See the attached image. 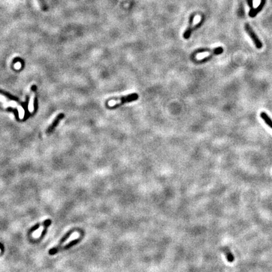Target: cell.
<instances>
[{"label": "cell", "mask_w": 272, "mask_h": 272, "mask_svg": "<svg viewBox=\"0 0 272 272\" xmlns=\"http://www.w3.org/2000/svg\"><path fill=\"white\" fill-rule=\"evenodd\" d=\"M0 102L2 103L5 107H10L14 108H17L18 112V116L20 119H23L25 116V110L23 108L18 102L14 100H10L3 95L0 94Z\"/></svg>", "instance_id": "6da1fadb"}, {"label": "cell", "mask_w": 272, "mask_h": 272, "mask_svg": "<svg viewBox=\"0 0 272 272\" xmlns=\"http://www.w3.org/2000/svg\"><path fill=\"white\" fill-rule=\"evenodd\" d=\"M139 98V95L137 93H132V94H129L126 96H124L122 97H119V98H111L110 100L112 101H115V102H117V104H113L112 106L111 107H108V108L110 109H115L117 108L118 107H119L120 105L126 104V103H128V102H131L134 101V100L137 99Z\"/></svg>", "instance_id": "7a4b0ae2"}, {"label": "cell", "mask_w": 272, "mask_h": 272, "mask_svg": "<svg viewBox=\"0 0 272 272\" xmlns=\"http://www.w3.org/2000/svg\"><path fill=\"white\" fill-rule=\"evenodd\" d=\"M77 229H71V230H69L68 232H67L64 236H63V237L61 238V239L59 241V244L57 245V246H55V247H54L53 248H52V249H51L49 251V255H54V254H57L58 253L59 251V249H60V248L62 246V245H63V243L64 242H66V241L71 236V235L75 231H76Z\"/></svg>", "instance_id": "3957f363"}, {"label": "cell", "mask_w": 272, "mask_h": 272, "mask_svg": "<svg viewBox=\"0 0 272 272\" xmlns=\"http://www.w3.org/2000/svg\"><path fill=\"white\" fill-rule=\"evenodd\" d=\"M245 30H246V32L248 34V35L250 37V38L251 39V40H253V42H254L256 47L258 49H262L263 47V44L262 43V42L260 40L258 37V36L256 35V34L254 33V32L252 29V28L250 26V25L248 23L245 24Z\"/></svg>", "instance_id": "277c9868"}, {"label": "cell", "mask_w": 272, "mask_h": 272, "mask_svg": "<svg viewBox=\"0 0 272 272\" xmlns=\"http://www.w3.org/2000/svg\"><path fill=\"white\" fill-rule=\"evenodd\" d=\"M65 117V115L63 113H61L59 114H58V116H56V117L54 119V120L52 121V122L51 123V124H50V125L47 127V128L46 131V133L47 134H51L54 130V128L58 126V125L59 124V123L60 122V121L64 119Z\"/></svg>", "instance_id": "5b68a950"}, {"label": "cell", "mask_w": 272, "mask_h": 272, "mask_svg": "<svg viewBox=\"0 0 272 272\" xmlns=\"http://www.w3.org/2000/svg\"><path fill=\"white\" fill-rule=\"evenodd\" d=\"M223 51H224V49L221 47L216 48V49H213V51L211 52V54L209 56L206 57V58H204V59H202L201 60H199V61H194V62L195 63H197V64L204 63H205V62H207L208 61H210L212 58V57L214 55H219V54H222L223 52Z\"/></svg>", "instance_id": "8992f818"}, {"label": "cell", "mask_w": 272, "mask_h": 272, "mask_svg": "<svg viewBox=\"0 0 272 272\" xmlns=\"http://www.w3.org/2000/svg\"><path fill=\"white\" fill-rule=\"evenodd\" d=\"M265 4V0H262L260 3V5L258 6L256 8H251V10L249 12V15L250 17H255L257 14H258L263 8L264 5Z\"/></svg>", "instance_id": "52a82bcc"}, {"label": "cell", "mask_w": 272, "mask_h": 272, "mask_svg": "<svg viewBox=\"0 0 272 272\" xmlns=\"http://www.w3.org/2000/svg\"><path fill=\"white\" fill-rule=\"evenodd\" d=\"M83 236H84V233H83L81 234V236L79 238H78V239H75V240H73V241H71L69 243H68V244H67V245H66V246H63V247L61 246V247L60 248V249H59V251L68 250V249H69L70 248L73 247V246L77 245L78 243H79V242L82 240V239H83Z\"/></svg>", "instance_id": "ba28073f"}, {"label": "cell", "mask_w": 272, "mask_h": 272, "mask_svg": "<svg viewBox=\"0 0 272 272\" xmlns=\"http://www.w3.org/2000/svg\"><path fill=\"white\" fill-rule=\"evenodd\" d=\"M193 18H194V15H192L190 17L189 26L187 28V29L185 30V32L183 34V37L185 39H189L191 35V33L192 32V23L193 22Z\"/></svg>", "instance_id": "9c48e42d"}, {"label": "cell", "mask_w": 272, "mask_h": 272, "mask_svg": "<svg viewBox=\"0 0 272 272\" xmlns=\"http://www.w3.org/2000/svg\"><path fill=\"white\" fill-rule=\"evenodd\" d=\"M44 222V225H43V226H44V229H43V231H42V233H41V234L40 236V237H39V240L42 239L43 237H44L46 236V234H47L48 227L52 224V221L51 219H46Z\"/></svg>", "instance_id": "30bf717a"}, {"label": "cell", "mask_w": 272, "mask_h": 272, "mask_svg": "<svg viewBox=\"0 0 272 272\" xmlns=\"http://www.w3.org/2000/svg\"><path fill=\"white\" fill-rule=\"evenodd\" d=\"M222 250L226 256L228 262H229V263L233 262L234 260V257L233 254L231 253V252L230 251V250H229L227 248H223Z\"/></svg>", "instance_id": "8fae6325"}, {"label": "cell", "mask_w": 272, "mask_h": 272, "mask_svg": "<svg viewBox=\"0 0 272 272\" xmlns=\"http://www.w3.org/2000/svg\"><path fill=\"white\" fill-rule=\"evenodd\" d=\"M35 95L34 93H32L30 98V100H29V103H28V110H29L30 112H33L34 111V104H35Z\"/></svg>", "instance_id": "7c38bea8"}, {"label": "cell", "mask_w": 272, "mask_h": 272, "mask_svg": "<svg viewBox=\"0 0 272 272\" xmlns=\"http://www.w3.org/2000/svg\"><path fill=\"white\" fill-rule=\"evenodd\" d=\"M260 117L264 120L265 122L270 127L272 128V120L271 119L268 117V116L265 112H262L260 113Z\"/></svg>", "instance_id": "4fadbf2b"}, {"label": "cell", "mask_w": 272, "mask_h": 272, "mask_svg": "<svg viewBox=\"0 0 272 272\" xmlns=\"http://www.w3.org/2000/svg\"><path fill=\"white\" fill-rule=\"evenodd\" d=\"M44 222L43 221L42 223H40V222H39V223H37V224H35L34 225H33L29 230H28V234H32V233H34V231H37L38 229L41 226V225H44Z\"/></svg>", "instance_id": "5bb4252c"}, {"label": "cell", "mask_w": 272, "mask_h": 272, "mask_svg": "<svg viewBox=\"0 0 272 272\" xmlns=\"http://www.w3.org/2000/svg\"><path fill=\"white\" fill-rule=\"evenodd\" d=\"M38 3L40 5V8L43 11H47L48 10V6L46 3L45 0H37Z\"/></svg>", "instance_id": "9a60e30c"}, {"label": "cell", "mask_w": 272, "mask_h": 272, "mask_svg": "<svg viewBox=\"0 0 272 272\" xmlns=\"http://www.w3.org/2000/svg\"><path fill=\"white\" fill-rule=\"evenodd\" d=\"M15 67L17 69H20V68L21 67V64H20V63H17L15 65Z\"/></svg>", "instance_id": "2e32d148"}, {"label": "cell", "mask_w": 272, "mask_h": 272, "mask_svg": "<svg viewBox=\"0 0 272 272\" xmlns=\"http://www.w3.org/2000/svg\"><path fill=\"white\" fill-rule=\"evenodd\" d=\"M249 6L252 8H253V0H248Z\"/></svg>", "instance_id": "e0dca14e"}, {"label": "cell", "mask_w": 272, "mask_h": 272, "mask_svg": "<svg viewBox=\"0 0 272 272\" xmlns=\"http://www.w3.org/2000/svg\"><path fill=\"white\" fill-rule=\"evenodd\" d=\"M131 1V0H124V2L122 3V5H125V4L128 3H129Z\"/></svg>", "instance_id": "ac0fdd59"}]
</instances>
